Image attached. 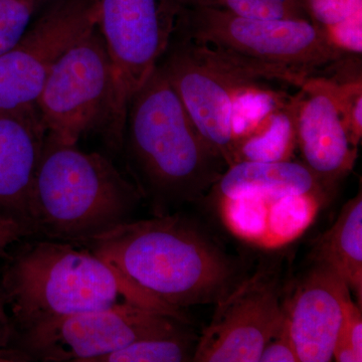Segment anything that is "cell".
<instances>
[{
  "label": "cell",
  "instance_id": "cell-7",
  "mask_svg": "<svg viewBox=\"0 0 362 362\" xmlns=\"http://www.w3.org/2000/svg\"><path fill=\"white\" fill-rule=\"evenodd\" d=\"M113 101L111 62L95 25L54 64L35 107L47 135L76 145L95 131L110 142Z\"/></svg>",
  "mask_w": 362,
  "mask_h": 362
},
{
  "label": "cell",
  "instance_id": "cell-10",
  "mask_svg": "<svg viewBox=\"0 0 362 362\" xmlns=\"http://www.w3.org/2000/svg\"><path fill=\"white\" fill-rule=\"evenodd\" d=\"M281 268L261 264L221 301L197 340L192 361L258 362L284 318Z\"/></svg>",
  "mask_w": 362,
  "mask_h": 362
},
{
  "label": "cell",
  "instance_id": "cell-28",
  "mask_svg": "<svg viewBox=\"0 0 362 362\" xmlns=\"http://www.w3.org/2000/svg\"><path fill=\"white\" fill-rule=\"evenodd\" d=\"M28 238L30 235L20 226L0 221V257L6 258L9 247Z\"/></svg>",
  "mask_w": 362,
  "mask_h": 362
},
{
  "label": "cell",
  "instance_id": "cell-25",
  "mask_svg": "<svg viewBox=\"0 0 362 362\" xmlns=\"http://www.w3.org/2000/svg\"><path fill=\"white\" fill-rule=\"evenodd\" d=\"M259 361L261 362H299L296 347L291 332L289 322L284 311V318L278 326L274 334L266 343Z\"/></svg>",
  "mask_w": 362,
  "mask_h": 362
},
{
  "label": "cell",
  "instance_id": "cell-16",
  "mask_svg": "<svg viewBox=\"0 0 362 362\" xmlns=\"http://www.w3.org/2000/svg\"><path fill=\"white\" fill-rule=\"evenodd\" d=\"M310 261L330 267L344 280L356 303L362 305V195L343 206L333 225L317 237Z\"/></svg>",
  "mask_w": 362,
  "mask_h": 362
},
{
  "label": "cell",
  "instance_id": "cell-2",
  "mask_svg": "<svg viewBox=\"0 0 362 362\" xmlns=\"http://www.w3.org/2000/svg\"><path fill=\"white\" fill-rule=\"evenodd\" d=\"M0 294L16 331L61 317L134 305L189 322L89 247L39 238L6 255Z\"/></svg>",
  "mask_w": 362,
  "mask_h": 362
},
{
  "label": "cell",
  "instance_id": "cell-11",
  "mask_svg": "<svg viewBox=\"0 0 362 362\" xmlns=\"http://www.w3.org/2000/svg\"><path fill=\"white\" fill-rule=\"evenodd\" d=\"M97 0H54L20 42L0 54V112L35 106L54 64L96 25Z\"/></svg>",
  "mask_w": 362,
  "mask_h": 362
},
{
  "label": "cell",
  "instance_id": "cell-8",
  "mask_svg": "<svg viewBox=\"0 0 362 362\" xmlns=\"http://www.w3.org/2000/svg\"><path fill=\"white\" fill-rule=\"evenodd\" d=\"M189 324L151 309L121 305L35 324L18 331L16 344L30 361L97 362L137 340L175 334Z\"/></svg>",
  "mask_w": 362,
  "mask_h": 362
},
{
  "label": "cell",
  "instance_id": "cell-17",
  "mask_svg": "<svg viewBox=\"0 0 362 362\" xmlns=\"http://www.w3.org/2000/svg\"><path fill=\"white\" fill-rule=\"evenodd\" d=\"M287 103L288 100L284 106L271 112L256 129L240 140L235 150V163L291 160L296 140Z\"/></svg>",
  "mask_w": 362,
  "mask_h": 362
},
{
  "label": "cell",
  "instance_id": "cell-18",
  "mask_svg": "<svg viewBox=\"0 0 362 362\" xmlns=\"http://www.w3.org/2000/svg\"><path fill=\"white\" fill-rule=\"evenodd\" d=\"M326 199L323 195L307 194L272 199L264 244L278 246L299 238L310 226Z\"/></svg>",
  "mask_w": 362,
  "mask_h": 362
},
{
  "label": "cell",
  "instance_id": "cell-27",
  "mask_svg": "<svg viewBox=\"0 0 362 362\" xmlns=\"http://www.w3.org/2000/svg\"><path fill=\"white\" fill-rule=\"evenodd\" d=\"M18 331L0 294V362L30 361L16 344Z\"/></svg>",
  "mask_w": 362,
  "mask_h": 362
},
{
  "label": "cell",
  "instance_id": "cell-21",
  "mask_svg": "<svg viewBox=\"0 0 362 362\" xmlns=\"http://www.w3.org/2000/svg\"><path fill=\"white\" fill-rule=\"evenodd\" d=\"M220 202L223 221L235 235L252 242H263L267 232L269 199L238 197Z\"/></svg>",
  "mask_w": 362,
  "mask_h": 362
},
{
  "label": "cell",
  "instance_id": "cell-26",
  "mask_svg": "<svg viewBox=\"0 0 362 362\" xmlns=\"http://www.w3.org/2000/svg\"><path fill=\"white\" fill-rule=\"evenodd\" d=\"M331 44L350 54L362 52V13L331 28H324Z\"/></svg>",
  "mask_w": 362,
  "mask_h": 362
},
{
  "label": "cell",
  "instance_id": "cell-15",
  "mask_svg": "<svg viewBox=\"0 0 362 362\" xmlns=\"http://www.w3.org/2000/svg\"><path fill=\"white\" fill-rule=\"evenodd\" d=\"M209 194L218 199L261 197L277 199L288 195L328 192L302 162L240 161L228 166Z\"/></svg>",
  "mask_w": 362,
  "mask_h": 362
},
{
  "label": "cell",
  "instance_id": "cell-1",
  "mask_svg": "<svg viewBox=\"0 0 362 362\" xmlns=\"http://www.w3.org/2000/svg\"><path fill=\"white\" fill-rule=\"evenodd\" d=\"M84 245L178 310L218 303L247 275L239 257L180 211L126 221Z\"/></svg>",
  "mask_w": 362,
  "mask_h": 362
},
{
  "label": "cell",
  "instance_id": "cell-14",
  "mask_svg": "<svg viewBox=\"0 0 362 362\" xmlns=\"http://www.w3.org/2000/svg\"><path fill=\"white\" fill-rule=\"evenodd\" d=\"M37 107L0 112V221L35 237L30 197L45 140Z\"/></svg>",
  "mask_w": 362,
  "mask_h": 362
},
{
  "label": "cell",
  "instance_id": "cell-13",
  "mask_svg": "<svg viewBox=\"0 0 362 362\" xmlns=\"http://www.w3.org/2000/svg\"><path fill=\"white\" fill-rule=\"evenodd\" d=\"M349 286L330 267L310 264L289 287L284 311L302 362H329L350 302Z\"/></svg>",
  "mask_w": 362,
  "mask_h": 362
},
{
  "label": "cell",
  "instance_id": "cell-3",
  "mask_svg": "<svg viewBox=\"0 0 362 362\" xmlns=\"http://www.w3.org/2000/svg\"><path fill=\"white\" fill-rule=\"evenodd\" d=\"M123 144L154 216L202 201L228 165L195 127L160 65L131 100Z\"/></svg>",
  "mask_w": 362,
  "mask_h": 362
},
{
  "label": "cell",
  "instance_id": "cell-9",
  "mask_svg": "<svg viewBox=\"0 0 362 362\" xmlns=\"http://www.w3.org/2000/svg\"><path fill=\"white\" fill-rule=\"evenodd\" d=\"M159 65L202 137L228 166L235 164L240 95L252 83L265 81L233 68L204 45L177 33Z\"/></svg>",
  "mask_w": 362,
  "mask_h": 362
},
{
  "label": "cell",
  "instance_id": "cell-23",
  "mask_svg": "<svg viewBox=\"0 0 362 362\" xmlns=\"http://www.w3.org/2000/svg\"><path fill=\"white\" fill-rule=\"evenodd\" d=\"M333 358L338 362L362 361L361 307L354 300L347 306L343 316L333 349Z\"/></svg>",
  "mask_w": 362,
  "mask_h": 362
},
{
  "label": "cell",
  "instance_id": "cell-19",
  "mask_svg": "<svg viewBox=\"0 0 362 362\" xmlns=\"http://www.w3.org/2000/svg\"><path fill=\"white\" fill-rule=\"evenodd\" d=\"M197 340L199 337L187 327L175 334L137 340L97 362L192 361Z\"/></svg>",
  "mask_w": 362,
  "mask_h": 362
},
{
  "label": "cell",
  "instance_id": "cell-4",
  "mask_svg": "<svg viewBox=\"0 0 362 362\" xmlns=\"http://www.w3.org/2000/svg\"><path fill=\"white\" fill-rule=\"evenodd\" d=\"M142 199L110 159L47 134L30 197L35 238L85 244L131 221Z\"/></svg>",
  "mask_w": 362,
  "mask_h": 362
},
{
  "label": "cell",
  "instance_id": "cell-24",
  "mask_svg": "<svg viewBox=\"0 0 362 362\" xmlns=\"http://www.w3.org/2000/svg\"><path fill=\"white\" fill-rule=\"evenodd\" d=\"M312 23L328 28L362 13V0H304Z\"/></svg>",
  "mask_w": 362,
  "mask_h": 362
},
{
  "label": "cell",
  "instance_id": "cell-6",
  "mask_svg": "<svg viewBox=\"0 0 362 362\" xmlns=\"http://www.w3.org/2000/svg\"><path fill=\"white\" fill-rule=\"evenodd\" d=\"M181 8L178 0H97L96 25L113 71L110 143L117 148L131 100L168 52Z\"/></svg>",
  "mask_w": 362,
  "mask_h": 362
},
{
  "label": "cell",
  "instance_id": "cell-20",
  "mask_svg": "<svg viewBox=\"0 0 362 362\" xmlns=\"http://www.w3.org/2000/svg\"><path fill=\"white\" fill-rule=\"evenodd\" d=\"M206 6L255 20L309 21L304 0H185L182 8Z\"/></svg>",
  "mask_w": 362,
  "mask_h": 362
},
{
  "label": "cell",
  "instance_id": "cell-22",
  "mask_svg": "<svg viewBox=\"0 0 362 362\" xmlns=\"http://www.w3.org/2000/svg\"><path fill=\"white\" fill-rule=\"evenodd\" d=\"M40 6L39 0H0V54L20 42Z\"/></svg>",
  "mask_w": 362,
  "mask_h": 362
},
{
  "label": "cell",
  "instance_id": "cell-30",
  "mask_svg": "<svg viewBox=\"0 0 362 362\" xmlns=\"http://www.w3.org/2000/svg\"><path fill=\"white\" fill-rule=\"evenodd\" d=\"M178 2H180L181 7H182V4H185V0H178Z\"/></svg>",
  "mask_w": 362,
  "mask_h": 362
},
{
  "label": "cell",
  "instance_id": "cell-12",
  "mask_svg": "<svg viewBox=\"0 0 362 362\" xmlns=\"http://www.w3.org/2000/svg\"><path fill=\"white\" fill-rule=\"evenodd\" d=\"M287 106L302 163L329 194L354 170L358 152L347 135L329 78H307Z\"/></svg>",
  "mask_w": 362,
  "mask_h": 362
},
{
  "label": "cell",
  "instance_id": "cell-5",
  "mask_svg": "<svg viewBox=\"0 0 362 362\" xmlns=\"http://www.w3.org/2000/svg\"><path fill=\"white\" fill-rule=\"evenodd\" d=\"M176 33L252 78L298 88L350 54L312 21L255 20L213 7L181 8Z\"/></svg>",
  "mask_w": 362,
  "mask_h": 362
},
{
  "label": "cell",
  "instance_id": "cell-29",
  "mask_svg": "<svg viewBox=\"0 0 362 362\" xmlns=\"http://www.w3.org/2000/svg\"><path fill=\"white\" fill-rule=\"evenodd\" d=\"M39 1H40V4H45V2L54 1V0H39Z\"/></svg>",
  "mask_w": 362,
  "mask_h": 362
}]
</instances>
